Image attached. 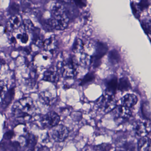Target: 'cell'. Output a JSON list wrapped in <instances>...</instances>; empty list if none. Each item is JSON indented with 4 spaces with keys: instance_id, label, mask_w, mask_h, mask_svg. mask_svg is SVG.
<instances>
[{
    "instance_id": "cell-25",
    "label": "cell",
    "mask_w": 151,
    "mask_h": 151,
    "mask_svg": "<svg viewBox=\"0 0 151 151\" xmlns=\"http://www.w3.org/2000/svg\"><path fill=\"white\" fill-rule=\"evenodd\" d=\"M95 74L93 72L88 73L82 80L80 85L83 86L87 83L91 82L95 79Z\"/></svg>"
},
{
    "instance_id": "cell-1",
    "label": "cell",
    "mask_w": 151,
    "mask_h": 151,
    "mask_svg": "<svg viewBox=\"0 0 151 151\" xmlns=\"http://www.w3.org/2000/svg\"><path fill=\"white\" fill-rule=\"evenodd\" d=\"M12 110L14 117L19 121H24L33 114L35 107L31 98H25L16 102Z\"/></svg>"
},
{
    "instance_id": "cell-31",
    "label": "cell",
    "mask_w": 151,
    "mask_h": 151,
    "mask_svg": "<svg viewBox=\"0 0 151 151\" xmlns=\"http://www.w3.org/2000/svg\"><path fill=\"white\" fill-rule=\"evenodd\" d=\"M19 6L17 4H13L10 8V12L13 15H17L19 10Z\"/></svg>"
},
{
    "instance_id": "cell-33",
    "label": "cell",
    "mask_w": 151,
    "mask_h": 151,
    "mask_svg": "<svg viewBox=\"0 0 151 151\" xmlns=\"http://www.w3.org/2000/svg\"><path fill=\"white\" fill-rule=\"evenodd\" d=\"M13 135V133L12 132H9L6 133V134L4 136V138L6 139H10Z\"/></svg>"
},
{
    "instance_id": "cell-32",
    "label": "cell",
    "mask_w": 151,
    "mask_h": 151,
    "mask_svg": "<svg viewBox=\"0 0 151 151\" xmlns=\"http://www.w3.org/2000/svg\"><path fill=\"white\" fill-rule=\"evenodd\" d=\"M24 26L27 30H32L33 28V25L30 20H25L24 21Z\"/></svg>"
},
{
    "instance_id": "cell-2",
    "label": "cell",
    "mask_w": 151,
    "mask_h": 151,
    "mask_svg": "<svg viewBox=\"0 0 151 151\" xmlns=\"http://www.w3.org/2000/svg\"><path fill=\"white\" fill-rule=\"evenodd\" d=\"M78 62L75 57L70 56L64 59L60 65L62 76L66 78H72L76 76Z\"/></svg>"
},
{
    "instance_id": "cell-10",
    "label": "cell",
    "mask_w": 151,
    "mask_h": 151,
    "mask_svg": "<svg viewBox=\"0 0 151 151\" xmlns=\"http://www.w3.org/2000/svg\"><path fill=\"white\" fill-rule=\"evenodd\" d=\"M115 119L122 121L127 119L129 118L131 115V112L129 108H127L123 105L115 107L113 110Z\"/></svg>"
},
{
    "instance_id": "cell-18",
    "label": "cell",
    "mask_w": 151,
    "mask_h": 151,
    "mask_svg": "<svg viewBox=\"0 0 151 151\" xmlns=\"http://www.w3.org/2000/svg\"><path fill=\"white\" fill-rule=\"evenodd\" d=\"M52 16H55L66 12L65 7L60 3H55L53 4L51 9Z\"/></svg>"
},
{
    "instance_id": "cell-23",
    "label": "cell",
    "mask_w": 151,
    "mask_h": 151,
    "mask_svg": "<svg viewBox=\"0 0 151 151\" xmlns=\"http://www.w3.org/2000/svg\"><path fill=\"white\" fill-rule=\"evenodd\" d=\"M21 6L24 12H30L32 9L33 4L30 0H22Z\"/></svg>"
},
{
    "instance_id": "cell-5",
    "label": "cell",
    "mask_w": 151,
    "mask_h": 151,
    "mask_svg": "<svg viewBox=\"0 0 151 151\" xmlns=\"http://www.w3.org/2000/svg\"><path fill=\"white\" fill-rule=\"evenodd\" d=\"M69 16L66 12L53 16L50 20L51 26L57 30H63L65 29L69 25Z\"/></svg>"
},
{
    "instance_id": "cell-22",
    "label": "cell",
    "mask_w": 151,
    "mask_h": 151,
    "mask_svg": "<svg viewBox=\"0 0 151 151\" xmlns=\"http://www.w3.org/2000/svg\"><path fill=\"white\" fill-rule=\"evenodd\" d=\"M143 28L147 34H151V19L145 18L142 21Z\"/></svg>"
},
{
    "instance_id": "cell-12",
    "label": "cell",
    "mask_w": 151,
    "mask_h": 151,
    "mask_svg": "<svg viewBox=\"0 0 151 151\" xmlns=\"http://www.w3.org/2000/svg\"><path fill=\"white\" fill-rule=\"evenodd\" d=\"M59 74L58 70L55 68H50L44 73L43 79L51 82H57L59 79Z\"/></svg>"
},
{
    "instance_id": "cell-16",
    "label": "cell",
    "mask_w": 151,
    "mask_h": 151,
    "mask_svg": "<svg viewBox=\"0 0 151 151\" xmlns=\"http://www.w3.org/2000/svg\"><path fill=\"white\" fill-rule=\"evenodd\" d=\"M138 150L146 151L150 150L151 147V141L146 137H141L137 143Z\"/></svg>"
},
{
    "instance_id": "cell-21",
    "label": "cell",
    "mask_w": 151,
    "mask_h": 151,
    "mask_svg": "<svg viewBox=\"0 0 151 151\" xmlns=\"http://www.w3.org/2000/svg\"><path fill=\"white\" fill-rule=\"evenodd\" d=\"M130 86L128 81L125 78H122L120 79L118 82V89L122 91H125L129 89Z\"/></svg>"
},
{
    "instance_id": "cell-29",
    "label": "cell",
    "mask_w": 151,
    "mask_h": 151,
    "mask_svg": "<svg viewBox=\"0 0 151 151\" xmlns=\"http://www.w3.org/2000/svg\"><path fill=\"white\" fill-rule=\"evenodd\" d=\"M17 37L21 40V42L24 43H27L28 40H29V36H28V35L26 33L19 34L18 35Z\"/></svg>"
},
{
    "instance_id": "cell-13",
    "label": "cell",
    "mask_w": 151,
    "mask_h": 151,
    "mask_svg": "<svg viewBox=\"0 0 151 151\" xmlns=\"http://www.w3.org/2000/svg\"><path fill=\"white\" fill-rule=\"evenodd\" d=\"M106 93L114 95L118 87V82L115 77H111L106 82Z\"/></svg>"
},
{
    "instance_id": "cell-15",
    "label": "cell",
    "mask_w": 151,
    "mask_h": 151,
    "mask_svg": "<svg viewBox=\"0 0 151 151\" xmlns=\"http://www.w3.org/2000/svg\"><path fill=\"white\" fill-rule=\"evenodd\" d=\"M57 46V41L54 35L50 36L48 39H46L43 42V48L45 51L51 52L55 50Z\"/></svg>"
},
{
    "instance_id": "cell-8",
    "label": "cell",
    "mask_w": 151,
    "mask_h": 151,
    "mask_svg": "<svg viewBox=\"0 0 151 151\" xmlns=\"http://www.w3.org/2000/svg\"><path fill=\"white\" fill-rule=\"evenodd\" d=\"M52 56L51 52L45 51L37 55L36 61L37 65L40 67H45L48 66L51 64Z\"/></svg>"
},
{
    "instance_id": "cell-20",
    "label": "cell",
    "mask_w": 151,
    "mask_h": 151,
    "mask_svg": "<svg viewBox=\"0 0 151 151\" xmlns=\"http://www.w3.org/2000/svg\"><path fill=\"white\" fill-rule=\"evenodd\" d=\"M83 48V45L81 40L76 39L74 42L72 50L73 52L79 53L82 51Z\"/></svg>"
},
{
    "instance_id": "cell-3",
    "label": "cell",
    "mask_w": 151,
    "mask_h": 151,
    "mask_svg": "<svg viewBox=\"0 0 151 151\" xmlns=\"http://www.w3.org/2000/svg\"><path fill=\"white\" fill-rule=\"evenodd\" d=\"M99 108L106 113L113 111L116 107V101L114 95L106 93L97 101Z\"/></svg>"
},
{
    "instance_id": "cell-4",
    "label": "cell",
    "mask_w": 151,
    "mask_h": 151,
    "mask_svg": "<svg viewBox=\"0 0 151 151\" xmlns=\"http://www.w3.org/2000/svg\"><path fill=\"white\" fill-rule=\"evenodd\" d=\"M69 134L68 129L62 125H58L53 127L50 132V135L51 138L58 142H61L66 140Z\"/></svg>"
},
{
    "instance_id": "cell-34",
    "label": "cell",
    "mask_w": 151,
    "mask_h": 151,
    "mask_svg": "<svg viewBox=\"0 0 151 151\" xmlns=\"http://www.w3.org/2000/svg\"><path fill=\"white\" fill-rule=\"evenodd\" d=\"M72 0H60L61 1L65 3H70L71 1Z\"/></svg>"
},
{
    "instance_id": "cell-30",
    "label": "cell",
    "mask_w": 151,
    "mask_h": 151,
    "mask_svg": "<svg viewBox=\"0 0 151 151\" xmlns=\"http://www.w3.org/2000/svg\"><path fill=\"white\" fill-rule=\"evenodd\" d=\"M132 9L134 15L137 18L139 17V16H140L139 14H140V10H141V9L139 7V5H137V4L136 5L134 3L132 4Z\"/></svg>"
},
{
    "instance_id": "cell-19",
    "label": "cell",
    "mask_w": 151,
    "mask_h": 151,
    "mask_svg": "<svg viewBox=\"0 0 151 151\" xmlns=\"http://www.w3.org/2000/svg\"><path fill=\"white\" fill-rule=\"evenodd\" d=\"M108 59L111 64H117L120 60V55L119 52L115 50L110 51L108 56Z\"/></svg>"
},
{
    "instance_id": "cell-7",
    "label": "cell",
    "mask_w": 151,
    "mask_h": 151,
    "mask_svg": "<svg viewBox=\"0 0 151 151\" xmlns=\"http://www.w3.org/2000/svg\"><path fill=\"white\" fill-rule=\"evenodd\" d=\"M108 47L103 43L99 42L97 44L96 52L94 56L91 57V64L94 67H98L100 64V59L106 54Z\"/></svg>"
},
{
    "instance_id": "cell-9",
    "label": "cell",
    "mask_w": 151,
    "mask_h": 151,
    "mask_svg": "<svg viewBox=\"0 0 151 151\" xmlns=\"http://www.w3.org/2000/svg\"><path fill=\"white\" fill-rule=\"evenodd\" d=\"M135 132L137 136L146 137L151 132V125L148 122H138L135 127Z\"/></svg>"
},
{
    "instance_id": "cell-27",
    "label": "cell",
    "mask_w": 151,
    "mask_h": 151,
    "mask_svg": "<svg viewBox=\"0 0 151 151\" xmlns=\"http://www.w3.org/2000/svg\"><path fill=\"white\" fill-rule=\"evenodd\" d=\"M13 92H14L13 90H12V91L10 90L8 94L7 93L6 96L4 99L3 102L4 105L7 106L10 103L12 99V98H13Z\"/></svg>"
},
{
    "instance_id": "cell-26",
    "label": "cell",
    "mask_w": 151,
    "mask_h": 151,
    "mask_svg": "<svg viewBox=\"0 0 151 151\" xmlns=\"http://www.w3.org/2000/svg\"><path fill=\"white\" fill-rule=\"evenodd\" d=\"M111 149V145L107 144H102L94 147V150L96 151H108Z\"/></svg>"
},
{
    "instance_id": "cell-6",
    "label": "cell",
    "mask_w": 151,
    "mask_h": 151,
    "mask_svg": "<svg viewBox=\"0 0 151 151\" xmlns=\"http://www.w3.org/2000/svg\"><path fill=\"white\" fill-rule=\"evenodd\" d=\"M60 121L59 115L55 112H50L42 117L41 123L43 127L52 128L58 125Z\"/></svg>"
},
{
    "instance_id": "cell-17",
    "label": "cell",
    "mask_w": 151,
    "mask_h": 151,
    "mask_svg": "<svg viewBox=\"0 0 151 151\" xmlns=\"http://www.w3.org/2000/svg\"><path fill=\"white\" fill-rule=\"evenodd\" d=\"M22 19L19 15H13L8 22L9 27L11 29H16L19 27L22 24Z\"/></svg>"
},
{
    "instance_id": "cell-14",
    "label": "cell",
    "mask_w": 151,
    "mask_h": 151,
    "mask_svg": "<svg viewBox=\"0 0 151 151\" xmlns=\"http://www.w3.org/2000/svg\"><path fill=\"white\" fill-rule=\"evenodd\" d=\"M40 98L44 104L50 105L55 102L56 97L50 90H46L41 93Z\"/></svg>"
},
{
    "instance_id": "cell-28",
    "label": "cell",
    "mask_w": 151,
    "mask_h": 151,
    "mask_svg": "<svg viewBox=\"0 0 151 151\" xmlns=\"http://www.w3.org/2000/svg\"><path fill=\"white\" fill-rule=\"evenodd\" d=\"M148 105L145 104L143 105V108L142 109L143 113L144 116L148 118H150L151 117V112L150 109Z\"/></svg>"
},
{
    "instance_id": "cell-24",
    "label": "cell",
    "mask_w": 151,
    "mask_h": 151,
    "mask_svg": "<svg viewBox=\"0 0 151 151\" xmlns=\"http://www.w3.org/2000/svg\"><path fill=\"white\" fill-rule=\"evenodd\" d=\"M7 93V86L4 82H0V104L3 102Z\"/></svg>"
},
{
    "instance_id": "cell-11",
    "label": "cell",
    "mask_w": 151,
    "mask_h": 151,
    "mask_svg": "<svg viewBox=\"0 0 151 151\" xmlns=\"http://www.w3.org/2000/svg\"><path fill=\"white\" fill-rule=\"evenodd\" d=\"M138 102V98L134 94H129L125 95L121 100L122 105L127 108L134 107Z\"/></svg>"
}]
</instances>
